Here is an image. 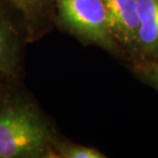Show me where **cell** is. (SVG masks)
I'll list each match as a JSON object with an SVG mask.
<instances>
[{"label":"cell","instance_id":"1","mask_svg":"<svg viewBox=\"0 0 158 158\" xmlns=\"http://www.w3.org/2000/svg\"><path fill=\"white\" fill-rule=\"evenodd\" d=\"M58 138L40 109L20 96L0 98V158H52Z\"/></svg>","mask_w":158,"mask_h":158},{"label":"cell","instance_id":"2","mask_svg":"<svg viewBox=\"0 0 158 158\" xmlns=\"http://www.w3.org/2000/svg\"><path fill=\"white\" fill-rule=\"evenodd\" d=\"M58 24L86 45L98 46L126 62L124 52L112 35L103 0H52Z\"/></svg>","mask_w":158,"mask_h":158},{"label":"cell","instance_id":"3","mask_svg":"<svg viewBox=\"0 0 158 158\" xmlns=\"http://www.w3.org/2000/svg\"><path fill=\"white\" fill-rule=\"evenodd\" d=\"M109 17L112 35L131 64L137 52L139 17L138 0H103Z\"/></svg>","mask_w":158,"mask_h":158},{"label":"cell","instance_id":"4","mask_svg":"<svg viewBox=\"0 0 158 158\" xmlns=\"http://www.w3.org/2000/svg\"><path fill=\"white\" fill-rule=\"evenodd\" d=\"M138 17L137 52L129 65L158 60V0H138Z\"/></svg>","mask_w":158,"mask_h":158},{"label":"cell","instance_id":"5","mask_svg":"<svg viewBox=\"0 0 158 158\" xmlns=\"http://www.w3.org/2000/svg\"><path fill=\"white\" fill-rule=\"evenodd\" d=\"M23 38L6 9L0 4V72L15 77L21 66Z\"/></svg>","mask_w":158,"mask_h":158},{"label":"cell","instance_id":"6","mask_svg":"<svg viewBox=\"0 0 158 158\" xmlns=\"http://www.w3.org/2000/svg\"><path fill=\"white\" fill-rule=\"evenodd\" d=\"M102 151L85 145L56 138L52 144V158H106Z\"/></svg>","mask_w":158,"mask_h":158},{"label":"cell","instance_id":"7","mask_svg":"<svg viewBox=\"0 0 158 158\" xmlns=\"http://www.w3.org/2000/svg\"><path fill=\"white\" fill-rule=\"evenodd\" d=\"M131 71L139 80L158 93V60L131 64Z\"/></svg>","mask_w":158,"mask_h":158},{"label":"cell","instance_id":"8","mask_svg":"<svg viewBox=\"0 0 158 158\" xmlns=\"http://www.w3.org/2000/svg\"><path fill=\"white\" fill-rule=\"evenodd\" d=\"M21 11L27 20L35 22L42 17L46 7V0H5Z\"/></svg>","mask_w":158,"mask_h":158},{"label":"cell","instance_id":"9","mask_svg":"<svg viewBox=\"0 0 158 158\" xmlns=\"http://www.w3.org/2000/svg\"><path fill=\"white\" fill-rule=\"evenodd\" d=\"M3 79H8L7 77L5 76L4 74L0 72V98L2 96V86H3Z\"/></svg>","mask_w":158,"mask_h":158}]
</instances>
